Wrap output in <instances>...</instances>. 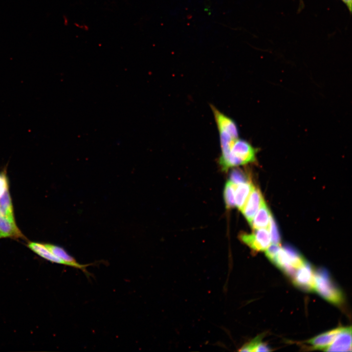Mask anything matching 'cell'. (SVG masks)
<instances>
[{"instance_id":"obj_9","label":"cell","mask_w":352,"mask_h":352,"mask_svg":"<svg viewBox=\"0 0 352 352\" xmlns=\"http://www.w3.org/2000/svg\"><path fill=\"white\" fill-rule=\"evenodd\" d=\"M271 216L269 208L264 202L249 223L254 230L267 228L268 227Z\"/></svg>"},{"instance_id":"obj_2","label":"cell","mask_w":352,"mask_h":352,"mask_svg":"<svg viewBox=\"0 0 352 352\" xmlns=\"http://www.w3.org/2000/svg\"><path fill=\"white\" fill-rule=\"evenodd\" d=\"M314 290L322 297L332 304L339 305L344 301L341 291L324 268H320L314 272Z\"/></svg>"},{"instance_id":"obj_23","label":"cell","mask_w":352,"mask_h":352,"mask_svg":"<svg viewBox=\"0 0 352 352\" xmlns=\"http://www.w3.org/2000/svg\"><path fill=\"white\" fill-rule=\"evenodd\" d=\"M304 7V4L303 0H300L299 7L298 12H300Z\"/></svg>"},{"instance_id":"obj_20","label":"cell","mask_w":352,"mask_h":352,"mask_svg":"<svg viewBox=\"0 0 352 352\" xmlns=\"http://www.w3.org/2000/svg\"><path fill=\"white\" fill-rule=\"evenodd\" d=\"M8 189V180L4 173H0V197Z\"/></svg>"},{"instance_id":"obj_19","label":"cell","mask_w":352,"mask_h":352,"mask_svg":"<svg viewBox=\"0 0 352 352\" xmlns=\"http://www.w3.org/2000/svg\"><path fill=\"white\" fill-rule=\"evenodd\" d=\"M279 244L273 243L265 250L266 256L272 262L280 249Z\"/></svg>"},{"instance_id":"obj_24","label":"cell","mask_w":352,"mask_h":352,"mask_svg":"<svg viewBox=\"0 0 352 352\" xmlns=\"http://www.w3.org/2000/svg\"><path fill=\"white\" fill-rule=\"evenodd\" d=\"M2 237H3V236H2V234H1V233L0 231V238H2Z\"/></svg>"},{"instance_id":"obj_1","label":"cell","mask_w":352,"mask_h":352,"mask_svg":"<svg viewBox=\"0 0 352 352\" xmlns=\"http://www.w3.org/2000/svg\"><path fill=\"white\" fill-rule=\"evenodd\" d=\"M219 164L223 171L255 160L256 150L246 140L239 137L220 146Z\"/></svg>"},{"instance_id":"obj_21","label":"cell","mask_w":352,"mask_h":352,"mask_svg":"<svg viewBox=\"0 0 352 352\" xmlns=\"http://www.w3.org/2000/svg\"><path fill=\"white\" fill-rule=\"evenodd\" d=\"M269 348L266 345L261 342L257 348L255 352H269Z\"/></svg>"},{"instance_id":"obj_11","label":"cell","mask_w":352,"mask_h":352,"mask_svg":"<svg viewBox=\"0 0 352 352\" xmlns=\"http://www.w3.org/2000/svg\"><path fill=\"white\" fill-rule=\"evenodd\" d=\"M28 247L36 254L43 259L52 263L66 265V263L54 255L44 244L37 242H30Z\"/></svg>"},{"instance_id":"obj_12","label":"cell","mask_w":352,"mask_h":352,"mask_svg":"<svg viewBox=\"0 0 352 352\" xmlns=\"http://www.w3.org/2000/svg\"><path fill=\"white\" fill-rule=\"evenodd\" d=\"M0 231L3 237H24L16 225L13 222L3 217L0 214Z\"/></svg>"},{"instance_id":"obj_4","label":"cell","mask_w":352,"mask_h":352,"mask_svg":"<svg viewBox=\"0 0 352 352\" xmlns=\"http://www.w3.org/2000/svg\"><path fill=\"white\" fill-rule=\"evenodd\" d=\"M292 278L294 283L301 288L314 290V272L308 263L305 262L297 268Z\"/></svg>"},{"instance_id":"obj_5","label":"cell","mask_w":352,"mask_h":352,"mask_svg":"<svg viewBox=\"0 0 352 352\" xmlns=\"http://www.w3.org/2000/svg\"><path fill=\"white\" fill-rule=\"evenodd\" d=\"M264 202L260 190L254 187L241 210L249 223Z\"/></svg>"},{"instance_id":"obj_10","label":"cell","mask_w":352,"mask_h":352,"mask_svg":"<svg viewBox=\"0 0 352 352\" xmlns=\"http://www.w3.org/2000/svg\"><path fill=\"white\" fill-rule=\"evenodd\" d=\"M254 187L250 181L235 185V206L240 210L243 207Z\"/></svg>"},{"instance_id":"obj_7","label":"cell","mask_w":352,"mask_h":352,"mask_svg":"<svg viewBox=\"0 0 352 352\" xmlns=\"http://www.w3.org/2000/svg\"><path fill=\"white\" fill-rule=\"evenodd\" d=\"M342 327L337 328L320 334L310 339L308 342L315 349H324L332 343Z\"/></svg>"},{"instance_id":"obj_18","label":"cell","mask_w":352,"mask_h":352,"mask_svg":"<svg viewBox=\"0 0 352 352\" xmlns=\"http://www.w3.org/2000/svg\"><path fill=\"white\" fill-rule=\"evenodd\" d=\"M262 335L258 336L249 343L243 346L239 350L241 352H255L259 345L262 342Z\"/></svg>"},{"instance_id":"obj_17","label":"cell","mask_w":352,"mask_h":352,"mask_svg":"<svg viewBox=\"0 0 352 352\" xmlns=\"http://www.w3.org/2000/svg\"><path fill=\"white\" fill-rule=\"evenodd\" d=\"M269 232L270 236L271 241L273 243L279 244L281 242V236L278 226L271 216L268 225Z\"/></svg>"},{"instance_id":"obj_15","label":"cell","mask_w":352,"mask_h":352,"mask_svg":"<svg viewBox=\"0 0 352 352\" xmlns=\"http://www.w3.org/2000/svg\"><path fill=\"white\" fill-rule=\"evenodd\" d=\"M235 185L230 180L227 181L224 189L223 198L226 207L228 209L235 207Z\"/></svg>"},{"instance_id":"obj_3","label":"cell","mask_w":352,"mask_h":352,"mask_svg":"<svg viewBox=\"0 0 352 352\" xmlns=\"http://www.w3.org/2000/svg\"><path fill=\"white\" fill-rule=\"evenodd\" d=\"M251 234L242 233L240 235L241 240L254 251L265 250L271 243L269 231L265 228L254 230Z\"/></svg>"},{"instance_id":"obj_8","label":"cell","mask_w":352,"mask_h":352,"mask_svg":"<svg viewBox=\"0 0 352 352\" xmlns=\"http://www.w3.org/2000/svg\"><path fill=\"white\" fill-rule=\"evenodd\" d=\"M45 246L56 256L64 261L66 265L85 270L88 265L81 264L70 256L63 248L52 244H44Z\"/></svg>"},{"instance_id":"obj_13","label":"cell","mask_w":352,"mask_h":352,"mask_svg":"<svg viewBox=\"0 0 352 352\" xmlns=\"http://www.w3.org/2000/svg\"><path fill=\"white\" fill-rule=\"evenodd\" d=\"M0 214L10 221L15 222L11 199L8 189L0 197Z\"/></svg>"},{"instance_id":"obj_6","label":"cell","mask_w":352,"mask_h":352,"mask_svg":"<svg viewBox=\"0 0 352 352\" xmlns=\"http://www.w3.org/2000/svg\"><path fill=\"white\" fill-rule=\"evenodd\" d=\"M325 351L327 352H351V327H342L333 341Z\"/></svg>"},{"instance_id":"obj_22","label":"cell","mask_w":352,"mask_h":352,"mask_svg":"<svg viewBox=\"0 0 352 352\" xmlns=\"http://www.w3.org/2000/svg\"><path fill=\"white\" fill-rule=\"evenodd\" d=\"M347 6L350 14L352 11V0H341Z\"/></svg>"},{"instance_id":"obj_14","label":"cell","mask_w":352,"mask_h":352,"mask_svg":"<svg viewBox=\"0 0 352 352\" xmlns=\"http://www.w3.org/2000/svg\"><path fill=\"white\" fill-rule=\"evenodd\" d=\"M282 248L287 255L291 265L296 269L306 262L298 251L292 246L286 245Z\"/></svg>"},{"instance_id":"obj_16","label":"cell","mask_w":352,"mask_h":352,"mask_svg":"<svg viewBox=\"0 0 352 352\" xmlns=\"http://www.w3.org/2000/svg\"><path fill=\"white\" fill-rule=\"evenodd\" d=\"M229 177L230 181L235 185L250 181L246 174L239 168L233 169L230 174Z\"/></svg>"}]
</instances>
